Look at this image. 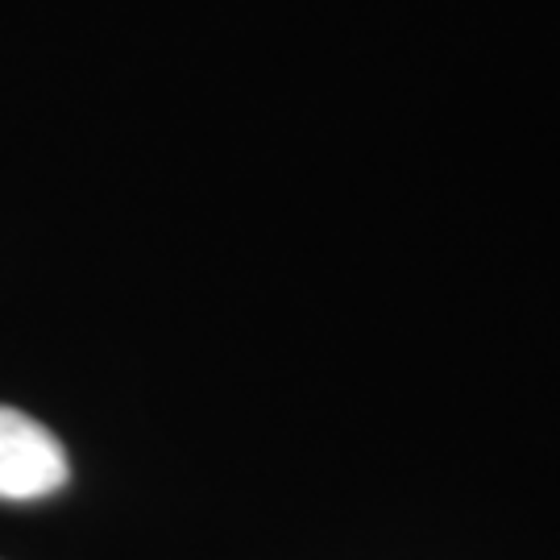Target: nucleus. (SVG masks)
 Masks as SVG:
<instances>
[{"mask_svg":"<svg viewBox=\"0 0 560 560\" xmlns=\"http://www.w3.org/2000/svg\"><path fill=\"white\" fill-rule=\"evenodd\" d=\"M71 465L59 436L18 407H0V499L34 502L59 494Z\"/></svg>","mask_w":560,"mask_h":560,"instance_id":"f257e3e1","label":"nucleus"}]
</instances>
